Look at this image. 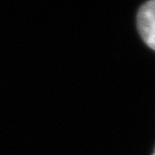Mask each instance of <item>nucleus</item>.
Returning a JSON list of instances; mask_svg holds the SVG:
<instances>
[{
    "instance_id": "obj_1",
    "label": "nucleus",
    "mask_w": 155,
    "mask_h": 155,
    "mask_svg": "<svg viewBox=\"0 0 155 155\" xmlns=\"http://www.w3.org/2000/svg\"><path fill=\"white\" fill-rule=\"evenodd\" d=\"M137 26L144 42L155 51V0H149L140 7Z\"/></svg>"
},
{
    "instance_id": "obj_2",
    "label": "nucleus",
    "mask_w": 155,
    "mask_h": 155,
    "mask_svg": "<svg viewBox=\"0 0 155 155\" xmlns=\"http://www.w3.org/2000/svg\"><path fill=\"white\" fill-rule=\"evenodd\" d=\"M153 155H155V150H154V153H153Z\"/></svg>"
}]
</instances>
